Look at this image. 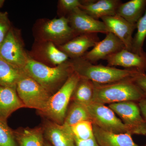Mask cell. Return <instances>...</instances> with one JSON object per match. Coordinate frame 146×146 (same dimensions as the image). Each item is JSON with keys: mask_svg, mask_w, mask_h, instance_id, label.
<instances>
[{"mask_svg": "<svg viewBox=\"0 0 146 146\" xmlns=\"http://www.w3.org/2000/svg\"><path fill=\"white\" fill-rule=\"evenodd\" d=\"M106 60L108 66H121L127 70H135L146 72V52L144 51L140 53L132 52L126 49L110 56Z\"/></svg>", "mask_w": 146, "mask_h": 146, "instance_id": "7c38bea8", "label": "cell"}, {"mask_svg": "<svg viewBox=\"0 0 146 146\" xmlns=\"http://www.w3.org/2000/svg\"><path fill=\"white\" fill-rule=\"evenodd\" d=\"M59 3L63 11L68 14L76 9L79 8L81 5V2L78 0H60Z\"/></svg>", "mask_w": 146, "mask_h": 146, "instance_id": "f1b7e54d", "label": "cell"}, {"mask_svg": "<svg viewBox=\"0 0 146 146\" xmlns=\"http://www.w3.org/2000/svg\"><path fill=\"white\" fill-rule=\"evenodd\" d=\"M5 2V1H1L0 0V9L3 6V5L4 3Z\"/></svg>", "mask_w": 146, "mask_h": 146, "instance_id": "836d02e7", "label": "cell"}, {"mask_svg": "<svg viewBox=\"0 0 146 146\" xmlns=\"http://www.w3.org/2000/svg\"><path fill=\"white\" fill-rule=\"evenodd\" d=\"M0 146H18L13 129L11 128L7 121L0 119Z\"/></svg>", "mask_w": 146, "mask_h": 146, "instance_id": "4316f807", "label": "cell"}, {"mask_svg": "<svg viewBox=\"0 0 146 146\" xmlns=\"http://www.w3.org/2000/svg\"><path fill=\"white\" fill-rule=\"evenodd\" d=\"M25 74L0 58V86L16 89L18 81Z\"/></svg>", "mask_w": 146, "mask_h": 146, "instance_id": "603a6c76", "label": "cell"}, {"mask_svg": "<svg viewBox=\"0 0 146 146\" xmlns=\"http://www.w3.org/2000/svg\"><path fill=\"white\" fill-rule=\"evenodd\" d=\"M84 121H91L87 107L75 102H70L63 124L71 127Z\"/></svg>", "mask_w": 146, "mask_h": 146, "instance_id": "cb8c5ba5", "label": "cell"}, {"mask_svg": "<svg viewBox=\"0 0 146 146\" xmlns=\"http://www.w3.org/2000/svg\"><path fill=\"white\" fill-rule=\"evenodd\" d=\"M136 25L137 32L133 37L131 52L140 53L144 51L143 46L146 38V10Z\"/></svg>", "mask_w": 146, "mask_h": 146, "instance_id": "d4e9b609", "label": "cell"}, {"mask_svg": "<svg viewBox=\"0 0 146 146\" xmlns=\"http://www.w3.org/2000/svg\"><path fill=\"white\" fill-rule=\"evenodd\" d=\"M73 71L80 77L98 84H110L132 78L138 71L118 69L101 64L94 65L82 57L70 59Z\"/></svg>", "mask_w": 146, "mask_h": 146, "instance_id": "7a4b0ae2", "label": "cell"}, {"mask_svg": "<svg viewBox=\"0 0 146 146\" xmlns=\"http://www.w3.org/2000/svg\"><path fill=\"white\" fill-rule=\"evenodd\" d=\"M132 78L104 85L94 83L93 102L104 104L124 102L138 103L145 98L143 93Z\"/></svg>", "mask_w": 146, "mask_h": 146, "instance_id": "3957f363", "label": "cell"}, {"mask_svg": "<svg viewBox=\"0 0 146 146\" xmlns=\"http://www.w3.org/2000/svg\"><path fill=\"white\" fill-rule=\"evenodd\" d=\"M29 57L18 31L12 27L0 45V58L14 67L23 70Z\"/></svg>", "mask_w": 146, "mask_h": 146, "instance_id": "ba28073f", "label": "cell"}, {"mask_svg": "<svg viewBox=\"0 0 146 146\" xmlns=\"http://www.w3.org/2000/svg\"><path fill=\"white\" fill-rule=\"evenodd\" d=\"M95 84L91 80L80 78L73 91L71 102L87 106L93 102Z\"/></svg>", "mask_w": 146, "mask_h": 146, "instance_id": "7402d4cb", "label": "cell"}, {"mask_svg": "<svg viewBox=\"0 0 146 146\" xmlns=\"http://www.w3.org/2000/svg\"><path fill=\"white\" fill-rule=\"evenodd\" d=\"M23 108L16 89L0 86V119L7 121L12 113Z\"/></svg>", "mask_w": 146, "mask_h": 146, "instance_id": "ac0fdd59", "label": "cell"}, {"mask_svg": "<svg viewBox=\"0 0 146 146\" xmlns=\"http://www.w3.org/2000/svg\"><path fill=\"white\" fill-rule=\"evenodd\" d=\"M109 33L115 35L123 43L126 49L131 51L133 33L136 25L130 23L118 15L106 16L101 18Z\"/></svg>", "mask_w": 146, "mask_h": 146, "instance_id": "4fadbf2b", "label": "cell"}, {"mask_svg": "<svg viewBox=\"0 0 146 146\" xmlns=\"http://www.w3.org/2000/svg\"><path fill=\"white\" fill-rule=\"evenodd\" d=\"M42 127L45 140L52 146H76L70 127L45 119Z\"/></svg>", "mask_w": 146, "mask_h": 146, "instance_id": "5bb4252c", "label": "cell"}, {"mask_svg": "<svg viewBox=\"0 0 146 146\" xmlns=\"http://www.w3.org/2000/svg\"><path fill=\"white\" fill-rule=\"evenodd\" d=\"M76 146H100L95 137L89 140H79L74 138Z\"/></svg>", "mask_w": 146, "mask_h": 146, "instance_id": "4dcf8cb0", "label": "cell"}, {"mask_svg": "<svg viewBox=\"0 0 146 146\" xmlns=\"http://www.w3.org/2000/svg\"><path fill=\"white\" fill-rule=\"evenodd\" d=\"M108 107L119 116L129 129L131 135L146 136V121L142 116L138 103L122 102L110 104Z\"/></svg>", "mask_w": 146, "mask_h": 146, "instance_id": "52a82bcc", "label": "cell"}, {"mask_svg": "<svg viewBox=\"0 0 146 146\" xmlns=\"http://www.w3.org/2000/svg\"><path fill=\"white\" fill-rule=\"evenodd\" d=\"M12 27L8 13L0 11V45Z\"/></svg>", "mask_w": 146, "mask_h": 146, "instance_id": "83f0119b", "label": "cell"}, {"mask_svg": "<svg viewBox=\"0 0 146 146\" xmlns=\"http://www.w3.org/2000/svg\"><path fill=\"white\" fill-rule=\"evenodd\" d=\"M23 70L52 95L61 88L74 72L70 59L52 67L35 60L30 56Z\"/></svg>", "mask_w": 146, "mask_h": 146, "instance_id": "6da1fadb", "label": "cell"}, {"mask_svg": "<svg viewBox=\"0 0 146 146\" xmlns=\"http://www.w3.org/2000/svg\"><path fill=\"white\" fill-rule=\"evenodd\" d=\"M16 91L25 108L36 109L38 112L44 108L52 96L26 73L17 83Z\"/></svg>", "mask_w": 146, "mask_h": 146, "instance_id": "5b68a950", "label": "cell"}, {"mask_svg": "<svg viewBox=\"0 0 146 146\" xmlns=\"http://www.w3.org/2000/svg\"><path fill=\"white\" fill-rule=\"evenodd\" d=\"M67 18L71 27L78 35L98 33L106 34L109 33L102 21L91 17L80 8L68 14Z\"/></svg>", "mask_w": 146, "mask_h": 146, "instance_id": "30bf717a", "label": "cell"}, {"mask_svg": "<svg viewBox=\"0 0 146 146\" xmlns=\"http://www.w3.org/2000/svg\"><path fill=\"white\" fill-rule=\"evenodd\" d=\"M39 31L42 39L41 42H52L58 46L65 44L78 35L65 16L46 21L42 25Z\"/></svg>", "mask_w": 146, "mask_h": 146, "instance_id": "9c48e42d", "label": "cell"}, {"mask_svg": "<svg viewBox=\"0 0 146 146\" xmlns=\"http://www.w3.org/2000/svg\"><path fill=\"white\" fill-rule=\"evenodd\" d=\"M146 10V0H131L122 3L118 7L116 15L130 23L136 25Z\"/></svg>", "mask_w": 146, "mask_h": 146, "instance_id": "44dd1931", "label": "cell"}, {"mask_svg": "<svg viewBox=\"0 0 146 146\" xmlns=\"http://www.w3.org/2000/svg\"><path fill=\"white\" fill-rule=\"evenodd\" d=\"M93 128L94 137L100 146H143L136 144L129 133H112L94 124Z\"/></svg>", "mask_w": 146, "mask_h": 146, "instance_id": "e0dca14e", "label": "cell"}, {"mask_svg": "<svg viewBox=\"0 0 146 146\" xmlns=\"http://www.w3.org/2000/svg\"><path fill=\"white\" fill-rule=\"evenodd\" d=\"M134 83L141 89L146 98V74L138 72L132 78Z\"/></svg>", "mask_w": 146, "mask_h": 146, "instance_id": "f546056e", "label": "cell"}, {"mask_svg": "<svg viewBox=\"0 0 146 146\" xmlns=\"http://www.w3.org/2000/svg\"><path fill=\"white\" fill-rule=\"evenodd\" d=\"M36 49L37 56L52 67L58 66L69 60V57L52 42H41Z\"/></svg>", "mask_w": 146, "mask_h": 146, "instance_id": "d6986e66", "label": "cell"}, {"mask_svg": "<svg viewBox=\"0 0 146 146\" xmlns=\"http://www.w3.org/2000/svg\"><path fill=\"white\" fill-rule=\"evenodd\" d=\"M18 146H44L45 138L42 126L20 127L13 129Z\"/></svg>", "mask_w": 146, "mask_h": 146, "instance_id": "ffe728a7", "label": "cell"}, {"mask_svg": "<svg viewBox=\"0 0 146 146\" xmlns=\"http://www.w3.org/2000/svg\"><path fill=\"white\" fill-rule=\"evenodd\" d=\"M143 146H146V144H145V145H143Z\"/></svg>", "mask_w": 146, "mask_h": 146, "instance_id": "e575fe53", "label": "cell"}, {"mask_svg": "<svg viewBox=\"0 0 146 146\" xmlns=\"http://www.w3.org/2000/svg\"><path fill=\"white\" fill-rule=\"evenodd\" d=\"M138 104L142 116L146 121V98L143 99L138 102Z\"/></svg>", "mask_w": 146, "mask_h": 146, "instance_id": "1f68e13d", "label": "cell"}, {"mask_svg": "<svg viewBox=\"0 0 146 146\" xmlns=\"http://www.w3.org/2000/svg\"><path fill=\"white\" fill-rule=\"evenodd\" d=\"M80 78L73 72L61 88L50 97L44 108L38 112L39 114L45 119L63 125L73 91Z\"/></svg>", "mask_w": 146, "mask_h": 146, "instance_id": "277c9868", "label": "cell"}, {"mask_svg": "<svg viewBox=\"0 0 146 146\" xmlns=\"http://www.w3.org/2000/svg\"><path fill=\"white\" fill-rule=\"evenodd\" d=\"M119 0H99L81 2L80 9L88 15L98 20L106 16H114L121 4Z\"/></svg>", "mask_w": 146, "mask_h": 146, "instance_id": "2e32d148", "label": "cell"}, {"mask_svg": "<svg viewBox=\"0 0 146 146\" xmlns=\"http://www.w3.org/2000/svg\"><path fill=\"white\" fill-rule=\"evenodd\" d=\"M125 48L121 41L111 33L106 34L105 38L99 41L90 51L87 52L82 58L91 63L100 60H106L110 56Z\"/></svg>", "mask_w": 146, "mask_h": 146, "instance_id": "8fae6325", "label": "cell"}, {"mask_svg": "<svg viewBox=\"0 0 146 146\" xmlns=\"http://www.w3.org/2000/svg\"><path fill=\"white\" fill-rule=\"evenodd\" d=\"M44 146H52L51 145L49 142H48L46 140H45L44 144Z\"/></svg>", "mask_w": 146, "mask_h": 146, "instance_id": "d6a6232c", "label": "cell"}, {"mask_svg": "<svg viewBox=\"0 0 146 146\" xmlns=\"http://www.w3.org/2000/svg\"><path fill=\"white\" fill-rule=\"evenodd\" d=\"M74 138L79 140H89L94 138L93 123L91 121H84L70 127Z\"/></svg>", "mask_w": 146, "mask_h": 146, "instance_id": "484cf974", "label": "cell"}, {"mask_svg": "<svg viewBox=\"0 0 146 146\" xmlns=\"http://www.w3.org/2000/svg\"><path fill=\"white\" fill-rule=\"evenodd\" d=\"M86 107L93 124L109 132L128 133L131 135L129 129L108 106L102 104L92 102Z\"/></svg>", "mask_w": 146, "mask_h": 146, "instance_id": "8992f818", "label": "cell"}, {"mask_svg": "<svg viewBox=\"0 0 146 146\" xmlns=\"http://www.w3.org/2000/svg\"><path fill=\"white\" fill-rule=\"evenodd\" d=\"M99 41L96 33L79 35L58 47L70 59H76L82 57L89 48L94 47Z\"/></svg>", "mask_w": 146, "mask_h": 146, "instance_id": "9a60e30c", "label": "cell"}]
</instances>
